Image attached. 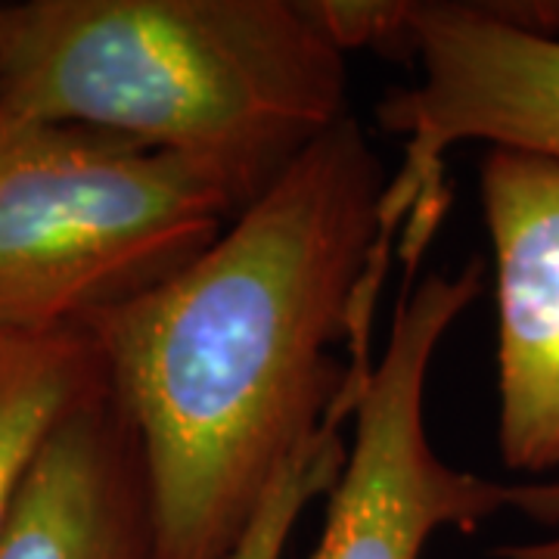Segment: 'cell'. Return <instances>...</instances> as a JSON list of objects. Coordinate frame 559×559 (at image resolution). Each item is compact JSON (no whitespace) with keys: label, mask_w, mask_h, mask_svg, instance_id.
Returning <instances> with one entry per match:
<instances>
[{"label":"cell","mask_w":559,"mask_h":559,"mask_svg":"<svg viewBox=\"0 0 559 559\" xmlns=\"http://www.w3.org/2000/svg\"><path fill=\"white\" fill-rule=\"evenodd\" d=\"M385 187L348 116L197 259L79 323L138 432L156 559H234L296 454L352 417L399 259Z\"/></svg>","instance_id":"obj_1"},{"label":"cell","mask_w":559,"mask_h":559,"mask_svg":"<svg viewBox=\"0 0 559 559\" xmlns=\"http://www.w3.org/2000/svg\"><path fill=\"white\" fill-rule=\"evenodd\" d=\"M345 57L311 0L0 3V112L178 153L249 205L352 116Z\"/></svg>","instance_id":"obj_2"},{"label":"cell","mask_w":559,"mask_h":559,"mask_svg":"<svg viewBox=\"0 0 559 559\" xmlns=\"http://www.w3.org/2000/svg\"><path fill=\"white\" fill-rule=\"evenodd\" d=\"M242 209L227 180L178 153L0 112V333L72 330L134 299Z\"/></svg>","instance_id":"obj_3"},{"label":"cell","mask_w":559,"mask_h":559,"mask_svg":"<svg viewBox=\"0 0 559 559\" xmlns=\"http://www.w3.org/2000/svg\"><path fill=\"white\" fill-rule=\"evenodd\" d=\"M407 60L417 79L385 91L377 121L404 140L382 221L411 280L448 212L444 156L457 143L559 162V35L510 20L500 3L407 0Z\"/></svg>","instance_id":"obj_4"},{"label":"cell","mask_w":559,"mask_h":559,"mask_svg":"<svg viewBox=\"0 0 559 559\" xmlns=\"http://www.w3.org/2000/svg\"><path fill=\"white\" fill-rule=\"evenodd\" d=\"M485 261L426 274L395 308L382 355L355 401L340 479L305 559H419L441 528L476 532L507 510L503 481L444 463L426 429V380L460 314L481 296Z\"/></svg>","instance_id":"obj_5"},{"label":"cell","mask_w":559,"mask_h":559,"mask_svg":"<svg viewBox=\"0 0 559 559\" xmlns=\"http://www.w3.org/2000/svg\"><path fill=\"white\" fill-rule=\"evenodd\" d=\"M479 193L498 280V451L540 476L559 466V162L491 146Z\"/></svg>","instance_id":"obj_6"},{"label":"cell","mask_w":559,"mask_h":559,"mask_svg":"<svg viewBox=\"0 0 559 559\" xmlns=\"http://www.w3.org/2000/svg\"><path fill=\"white\" fill-rule=\"evenodd\" d=\"M0 559H156L143 451L109 377L40 444L0 535Z\"/></svg>","instance_id":"obj_7"},{"label":"cell","mask_w":559,"mask_h":559,"mask_svg":"<svg viewBox=\"0 0 559 559\" xmlns=\"http://www.w3.org/2000/svg\"><path fill=\"white\" fill-rule=\"evenodd\" d=\"M103 382L106 364L79 326L0 333V535L40 444Z\"/></svg>","instance_id":"obj_8"},{"label":"cell","mask_w":559,"mask_h":559,"mask_svg":"<svg viewBox=\"0 0 559 559\" xmlns=\"http://www.w3.org/2000/svg\"><path fill=\"white\" fill-rule=\"evenodd\" d=\"M342 417H333L314 439L301 448L289 469L271 488L261 503L259 516L242 535L234 559H283L289 535L301 520V513L333 488L340 479L348 444L342 439Z\"/></svg>","instance_id":"obj_9"},{"label":"cell","mask_w":559,"mask_h":559,"mask_svg":"<svg viewBox=\"0 0 559 559\" xmlns=\"http://www.w3.org/2000/svg\"><path fill=\"white\" fill-rule=\"evenodd\" d=\"M503 498H507V510L538 522L554 535L503 544L495 550V559H559V479L503 485Z\"/></svg>","instance_id":"obj_10"}]
</instances>
